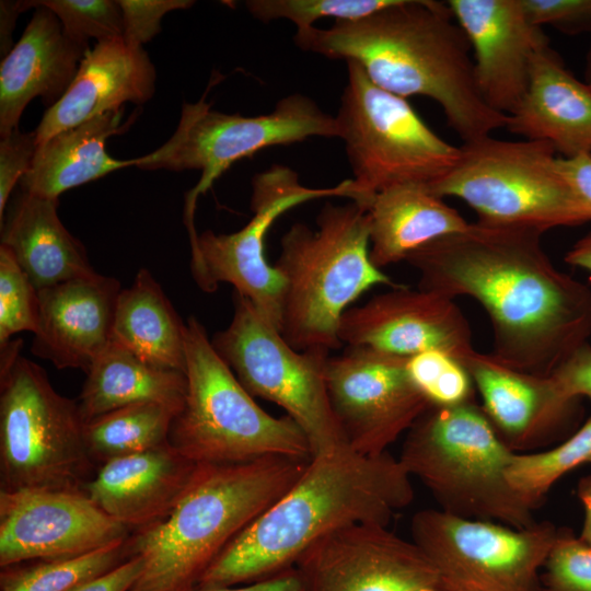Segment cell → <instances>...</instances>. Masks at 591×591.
Masks as SVG:
<instances>
[{"label": "cell", "mask_w": 591, "mask_h": 591, "mask_svg": "<svg viewBox=\"0 0 591 591\" xmlns=\"http://www.w3.org/2000/svg\"><path fill=\"white\" fill-rule=\"evenodd\" d=\"M38 317V290L12 254L0 245V348L14 334H35Z\"/></svg>", "instance_id": "8d00e7d4"}, {"label": "cell", "mask_w": 591, "mask_h": 591, "mask_svg": "<svg viewBox=\"0 0 591 591\" xmlns=\"http://www.w3.org/2000/svg\"><path fill=\"white\" fill-rule=\"evenodd\" d=\"M142 569V559L139 556H132L115 569L71 591H129Z\"/></svg>", "instance_id": "7bdbcfd3"}, {"label": "cell", "mask_w": 591, "mask_h": 591, "mask_svg": "<svg viewBox=\"0 0 591 591\" xmlns=\"http://www.w3.org/2000/svg\"><path fill=\"white\" fill-rule=\"evenodd\" d=\"M130 557L128 538L76 557L0 567V591H71L115 569Z\"/></svg>", "instance_id": "1f68e13d"}, {"label": "cell", "mask_w": 591, "mask_h": 591, "mask_svg": "<svg viewBox=\"0 0 591 591\" xmlns=\"http://www.w3.org/2000/svg\"><path fill=\"white\" fill-rule=\"evenodd\" d=\"M28 8L27 1L2 0L0 2V51L4 57L13 48L12 34L16 18Z\"/></svg>", "instance_id": "bcb514c9"}, {"label": "cell", "mask_w": 591, "mask_h": 591, "mask_svg": "<svg viewBox=\"0 0 591 591\" xmlns=\"http://www.w3.org/2000/svg\"><path fill=\"white\" fill-rule=\"evenodd\" d=\"M326 366L331 406L345 443L379 455L406 433L430 403L410 380L408 357L346 346Z\"/></svg>", "instance_id": "9a60e30c"}, {"label": "cell", "mask_w": 591, "mask_h": 591, "mask_svg": "<svg viewBox=\"0 0 591 591\" xmlns=\"http://www.w3.org/2000/svg\"><path fill=\"white\" fill-rule=\"evenodd\" d=\"M187 392L169 443L196 463L230 465L267 456L312 459L305 433L289 416L266 413L219 356L204 325L185 323Z\"/></svg>", "instance_id": "52a82bcc"}, {"label": "cell", "mask_w": 591, "mask_h": 591, "mask_svg": "<svg viewBox=\"0 0 591 591\" xmlns=\"http://www.w3.org/2000/svg\"><path fill=\"white\" fill-rule=\"evenodd\" d=\"M557 158L543 141L487 136L463 142L452 170L427 188L463 200L484 222L544 232L591 222V208L560 174Z\"/></svg>", "instance_id": "9c48e42d"}, {"label": "cell", "mask_w": 591, "mask_h": 591, "mask_svg": "<svg viewBox=\"0 0 591 591\" xmlns=\"http://www.w3.org/2000/svg\"><path fill=\"white\" fill-rule=\"evenodd\" d=\"M354 196L351 179L334 187L311 188L303 186L297 172L285 165H273L256 174L252 179V219L236 232L205 231L189 242L197 286L211 293L221 282L232 285L280 332L283 281L265 258L266 233L281 215L301 204L322 197L352 200Z\"/></svg>", "instance_id": "5bb4252c"}, {"label": "cell", "mask_w": 591, "mask_h": 591, "mask_svg": "<svg viewBox=\"0 0 591 591\" xmlns=\"http://www.w3.org/2000/svg\"><path fill=\"white\" fill-rule=\"evenodd\" d=\"M113 340L152 366L185 373V323L146 268L119 293Z\"/></svg>", "instance_id": "f546056e"}, {"label": "cell", "mask_w": 591, "mask_h": 591, "mask_svg": "<svg viewBox=\"0 0 591 591\" xmlns=\"http://www.w3.org/2000/svg\"><path fill=\"white\" fill-rule=\"evenodd\" d=\"M131 533L83 490H0V567L89 554Z\"/></svg>", "instance_id": "e0dca14e"}, {"label": "cell", "mask_w": 591, "mask_h": 591, "mask_svg": "<svg viewBox=\"0 0 591 591\" xmlns=\"http://www.w3.org/2000/svg\"><path fill=\"white\" fill-rule=\"evenodd\" d=\"M89 50L65 34L49 9L36 7L23 35L1 61V138L19 128L20 118L33 99L39 96L48 107L57 103Z\"/></svg>", "instance_id": "cb8c5ba5"}, {"label": "cell", "mask_w": 591, "mask_h": 591, "mask_svg": "<svg viewBox=\"0 0 591 591\" xmlns=\"http://www.w3.org/2000/svg\"><path fill=\"white\" fill-rule=\"evenodd\" d=\"M124 107L63 130L37 146L30 171L20 181L21 190L58 198L70 188L95 181L116 170L135 165L117 160L105 150L112 136L125 132L137 114L123 123Z\"/></svg>", "instance_id": "83f0119b"}, {"label": "cell", "mask_w": 591, "mask_h": 591, "mask_svg": "<svg viewBox=\"0 0 591 591\" xmlns=\"http://www.w3.org/2000/svg\"><path fill=\"white\" fill-rule=\"evenodd\" d=\"M58 204L21 190L0 223V245L37 290L96 274L82 243L59 219Z\"/></svg>", "instance_id": "484cf974"}, {"label": "cell", "mask_w": 591, "mask_h": 591, "mask_svg": "<svg viewBox=\"0 0 591 591\" xmlns=\"http://www.w3.org/2000/svg\"><path fill=\"white\" fill-rule=\"evenodd\" d=\"M347 83L335 116L352 171L354 201L395 185L429 187L447 175L460 157L406 99L374 84L360 65L348 60Z\"/></svg>", "instance_id": "30bf717a"}, {"label": "cell", "mask_w": 591, "mask_h": 591, "mask_svg": "<svg viewBox=\"0 0 591 591\" xmlns=\"http://www.w3.org/2000/svg\"><path fill=\"white\" fill-rule=\"evenodd\" d=\"M397 0H248V12L262 22L288 20L297 31L314 26L323 18L350 21L366 18Z\"/></svg>", "instance_id": "e575fe53"}, {"label": "cell", "mask_w": 591, "mask_h": 591, "mask_svg": "<svg viewBox=\"0 0 591 591\" xmlns=\"http://www.w3.org/2000/svg\"><path fill=\"white\" fill-rule=\"evenodd\" d=\"M543 568L542 591H591V546L569 528H557Z\"/></svg>", "instance_id": "74e56055"}, {"label": "cell", "mask_w": 591, "mask_h": 591, "mask_svg": "<svg viewBox=\"0 0 591 591\" xmlns=\"http://www.w3.org/2000/svg\"><path fill=\"white\" fill-rule=\"evenodd\" d=\"M85 374L78 399L84 422L144 402L166 405L178 414L185 403V373L152 366L113 339Z\"/></svg>", "instance_id": "f1b7e54d"}, {"label": "cell", "mask_w": 591, "mask_h": 591, "mask_svg": "<svg viewBox=\"0 0 591 591\" xmlns=\"http://www.w3.org/2000/svg\"><path fill=\"white\" fill-rule=\"evenodd\" d=\"M584 81L591 83V47L587 54L586 57V65H584Z\"/></svg>", "instance_id": "681fc988"}, {"label": "cell", "mask_w": 591, "mask_h": 591, "mask_svg": "<svg viewBox=\"0 0 591 591\" xmlns=\"http://www.w3.org/2000/svg\"><path fill=\"white\" fill-rule=\"evenodd\" d=\"M591 462V417L559 443L535 452L514 453L507 471L511 487L534 509L566 474Z\"/></svg>", "instance_id": "d6a6232c"}, {"label": "cell", "mask_w": 591, "mask_h": 591, "mask_svg": "<svg viewBox=\"0 0 591 591\" xmlns=\"http://www.w3.org/2000/svg\"><path fill=\"white\" fill-rule=\"evenodd\" d=\"M204 467L166 443L102 464L85 493L105 513L135 532L166 518Z\"/></svg>", "instance_id": "7402d4cb"}, {"label": "cell", "mask_w": 591, "mask_h": 591, "mask_svg": "<svg viewBox=\"0 0 591 591\" xmlns=\"http://www.w3.org/2000/svg\"><path fill=\"white\" fill-rule=\"evenodd\" d=\"M369 217L370 258L382 268L406 260L418 248L464 231L461 213L426 186L402 184L374 194L364 206Z\"/></svg>", "instance_id": "4316f807"}, {"label": "cell", "mask_w": 591, "mask_h": 591, "mask_svg": "<svg viewBox=\"0 0 591 591\" xmlns=\"http://www.w3.org/2000/svg\"><path fill=\"white\" fill-rule=\"evenodd\" d=\"M406 369L415 386L432 406L476 402V389L467 369L444 351L427 350L410 356Z\"/></svg>", "instance_id": "836d02e7"}, {"label": "cell", "mask_w": 591, "mask_h": 591, "mask_svg": "<svg viewBox=\"0 0 591 591\" xmlns=\"http://www.w3.org/2000/svg\"><path fill=\"white\" fill-rule=\"evenodd\" d=\"M155 77L143 47L130 46L123 37L96 43L67 92L45 112L35 130L37 144L124 103L148 102L155 91Z\"/></svg>", "instance_id": "603a6c76"}, {"label": "cell", "mask_w": 591, "mask_h": 591, "mask_svg": "<svg viewBox=\"0 0 591 591\" xmlns=\"http://www.w3.org/2000/svg\"><path fill=\"white\" fill-rule=\"evenodd\" d=\"M28 8L45 7L60 21L65 34L74 43L89 47L120 38L124 34L123 11L113 0H27Z\"/></svg>", "instance_id": "d590c367"}, {"label": "cell", "mask_w": 591, "mask_h": 591, "mask_svg": "<svg viewBox=\"0 0 591 591\" xmlns=\"http://www.w3.org/2000/svg\"><path fill=\"white\" fill-rule=\"evenodd\" d=\"M176 412L144 402L127 405L85 422L84 441L95 465L169 443Z\"/></svg>", "instance_id": "4dcf8cb0"}, {"label": "cell", "mask_w": 591, "mask_h": 591, "mask_svg": "<svg viewBox=\"0 0 591 591\" xmlns=\"http://www.w3.org/2000/svg\"><path fill=\"white\" fill-rule=\"evenodd\" d=\"M274 267L283 281L280 334L296 350L337 349L341 316L376 285L401 287L370 258L366 208L326 204L316 229L294 223L282 235Z\"/></svg>", "instance_id": "5b68a950"}, {"label": "cell", "mask_w": 591, "mask_h": 591, "mask_svg": "<svg viewBox=\"0 0 591 591\" xmlns=\"http://www.w3.org/2000/svg\"><path fill=\"white\" fill-rule=\"evenodd\" d=\"M514 452L476 402L430 405L406 432L399 462L440 510L517 529L533 526L534 508L509 484Z\"/></svg>", "instance_id": "8992f818"}, {"label": "cell", "mask_w": 591, "mask_h": 591, "mask_svg": "<svg viewBox=\"0 0 591 591\" xmlns=\"http://www.w3.org/2000/svg\"><path fill=\"white\" fill-rule=\"evenodd\" d=\"M190 0H118L123 11V39L130 46L143 47L161 32L164 15L190 8Z\"/></svg>", "instance_id": "f35d334b"}, {"label": "cell", "mask_w": 591, "mask_h": 591, "mask_svg": "<svg viewBox=\"0 0 591 591\" xmlns=\"http://www.w3.org/2000/svg\"><path fill=\"white\" fill-rule=\"evenodd\" d=\"M308 463L267 456L205 465L166 518L131 533V556L142 559L143 569L129 591H194L227 545L298 480Z\"/></svg>", "instance_id": "277c9868"}, {"label": "cell", "mask_w": 591, "mask_h": 591, "mask_svg": "<svg viewBox=\"0 0 591 591\" xmlns=\"http://www.w3.org/2000/svg\"><path fill=\"white\" fill-rule=\"evenodd\" d=\"M194 591H306L300 570L294 566L245 587L197 588Z\"/></svg>", "instance_id": "f6af8a7d"}, {"label": "cell", "mask_w": 591, "mask_h": 591, "mask_svg": "<svg viewBox=\"0 0 591 591\" xmlns=\"http://www.w3.org/2000/svg\"><path fill=\"white\" fill-rule=\"evenodd\" d=\"M551 376L568 396L591 401V345H582Z\"/></svg>", "instance_id": "b9f144b4"}, {"label": "cell", "mask_w": 591, "mask_h": 591, "mask_svg": "<svg viewBox=\"0 0 591 591\" xmlns=\"http://www.w3.org/2000/svg\"><path fill=\"white\" fill-rule=\"evenodd\" d=\"M576 496L583 509V522L578 536L591 546V474L584 475L578 480Z\"/></svg>", "instance_id": "7dc6e473"}, {"label": "cell", "mask_w": 591, "mask_h": 591, "mask_svg": "<svg viewBox=\"0 0 591 591\" xmlns=\"http://www.w3.org/2000/svg\"><path fill=\"white\" fill-rule=\"evenodd\" d=\"M461 363L485 415L514 453L551 448L580 427L582 399L565 394L551 375L514 370L475 349Z\"/></svg>", "instance_id": "ac0fdd59"}, {"label": "cell", "mask_w": 591, "mask_h": 591, "mask_svg": "<svg viewBox=\"0 0 591 591\" xmlns=\"http://www.w3.org/2000/svg\"><path fill=\"white\" fill-rule=\"evenodd\" d=\"M413 499L409 474L389 452L366 455L344 444L315 455L298 480L227 545L197 588L275 576L334 531L356 523L389 526Z\"/></svg>", "instance_id": "3957f363"}, {"label": "cell", "mask_w": 591, "mask_h": 591, "mask_svg": "<svg viewBox=\"0 0 591 591\" xmlns=\"http://www.w3.org/2000/svg\"><path fill=\"white\" fill-rule=\"evenodd\" d=\"M296 567L306 591H444L422 549L379 524L332 532L310 546Z\"/></svg>", "instance_id": "2e32d148"}, {"label": "cell", "mask_w": 591, "mask_h": 591, "mask_svg": "<svg viewBox=\"0 0 591 591\" xmlns=\"http://www.w3.org/2000/svg\"><path fill=\"white\" fill-rule=\"evenodd\" d=\"M338 339L403 357L444 351L459 361L473 348L472 329L454 299L406 286L349 308L340 318Z\"/></svg>", "instance_id": "d6986e66"}, {"label": "cell", "mask_w": 591, "mask_h": 591, "mask_svg": "<svg viewBox=\"0 0 591 591\" xmlns=\"http://www.w3.org/2000/svg\"><path fill=\"white\" fill-rule=\"evenodd\" d=\"M410 532L444 591H542L540 570L557 528L537 521L517 529L426 509L415 513Z\"/></svg>", "instance_id": "4fadbf2b"}, {"label": "cell", "mask_w": 591, "mask_h": 591, "mask_svg": "<svg viewBox=\"0 0 591 591\" xmlns=\"http://www.w3.org/2000/svg\"><path fill=\"white\" fill-rule=\"evenodd\" d=\"M530 20L575 35L591 32V0H522Z\"/></svg>", "instance_id": "60d3db41"}, {"label": "cell", "mask_w": 591, "mask_h": 591, "mask_svg": "<svg viewBox=\"0 0 591 591\" xmlns=\"http://www.w3.org/2000/svg\"><path fill=\"white\" fill-rule=\"evenodd\" d=\"M564 260L591 273V229L567 251Z\"/></svg>", "instance_id": "c3c4849f"}, {"label": "cell", "mask_w": 591, "mask_h": 591, "mask_svg": "<svg viewBox=\"0 0 591 591\" xmlns=\"http://www.w3.org/2000/svg\"><path fill=\"white\" fill-rule=\"evenodd\" d=\"M311 137L338 138V128L335 116L303 94H290L278 101L270 113L257 116L212 109L202 97L183 104L170 139L153 152L135 159V166L146 171H201L199 182L185 197L184 222L193 224L198 197L233 163L265 148Z\"/></svg>", "instance_id": "8fae6325"}, {"label": "cell", "mask_w": 591, "mask_h": 591, "mask_svg": "<svg viewBox=\"0 0 591 591\" xmlns=\"http://www.w3.org/2000/svg\"><path fill=\"white\" fill-rule=\"evenodd\" d=\"M294 44L329 59L351 60L379 88L437 102L463 142L506 128L476 84L472 49L447 2L397 0L366 18L297 31Z\"/></svg>", "instance_id": "7a4b0ae2"}, {"label": "cell", "mask_w": 591, "mask_h": 591, "mask_svg": "<svg viewBox=\"0 0 591 591\" xmlns=\"http://www.w3.org/2000/svg\"><path fill=\"white\" fill-rule=\"evenodd\" d=\"M233 316L211 343L254 397L277 404L305 433L312 457L346 444L326 384L329 351L296 350L255 305L237 292Z\"/></svg>", "instance_id": "7c38bea8"}, {"label": "cell", "mask_w": 591, "mask_h": 591, "mask_svg": "<svg viewBox=\"0 0 591 591\" xmlns=\"http://www.w3.org/2000/svg\"><path fill=\"white\" fill-rule=\"evenodd\" d=\"M120 291L116 278L97 273L38 290L39 317L32 352L58 369L86 373L113 339Z\"/></svg>", "instance_id": "44dd1931"}, {"label": "cell", "mask_w": 591, "mask_h": 591, "mask_svg": "<svg viewBox=\"0 0 591 591\" xmlns=\"http://www.w3.org/2000/svg\"><path fill=\"white\" fill-rule=\"evenodd\" d=\"M544 231L477 220L413 252L418 288L473 298L489 317L490 356L548 376L591 336V289L558 269Z\"/></svg>", "instance_id": "6da1fadb"}, {"label": "cell", "mask_w": 591, "mask_h": 591, "mask_svg": "<svg viewBox=\"0 0 591 591\" xmlns=\"http://www.w3.org/2000/svg\"><path fill=\"white\" fill-rule=\"evenodd\" d=\"M557 167L575 193L591 208V154L557 158Z\"/></svg>", "instance_id": "ee69618b"}, {"label": "cell", "mask_w": 591, "mask_h": 591, "mask_svg": "<svg viewBox=\"0 0 591 591\" xmlns=\"http://www.w3.org/2000/svg\"><path fill=\"white\" fill-rule=\"evenodd\" d=\"M0 348V490H83L96 473L78 401L59 394L43 368Z\"/></svg>", "instance_id": "ba28073f"}, {"label": "cell", "mask_w": 591, "mask_h": 591, "mask_svg": "<svg viewBox=\"0 0 591 591\" xmlns=\"http://www.w3.org/2000/svg\"><path fill=\"white\" fill-rule=\"evenodd\" d=\"M36 134L18 129L0 142V223L15 185L30 171L37 149Z\"/></svg>", "instance_id": "ab89813d"}, {"label": "cell", "mask_w": 591, "mask_h": 591, "mask_svg": "<svg viewBox=\"0 0 591 591\" xmlns=\"http://www.w3.org/2000/svg\"><path fill=\"white\" fill-rule=\"evenodd\" d=\"M506 128L548 143L560 158L591 154V83L577 79L546 44L533 59L526 93Z\"/></svg>", "instance_id": "d4e9b609"}, {"label": "cell", "mask_w": 591, "mask_h": 591, "mask_svg": "<svg viewBox=\"0 0 591 591\" xmlns=\"http://www.w3.org/2000/svg\"><path fill=\"white\" fill-rule=\"evenodd\" d=\"M447 3L470 43L482 97L494 111L512 114L526 93L533 59L548 37L530 20L522 0Z\"/></svg>", "instance_id": "ffe728a7"}]
</instances>
